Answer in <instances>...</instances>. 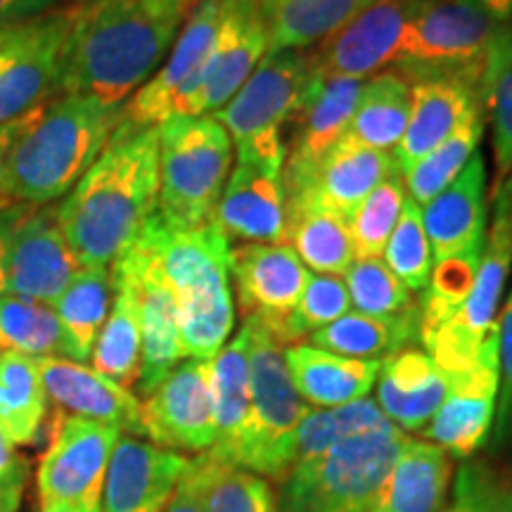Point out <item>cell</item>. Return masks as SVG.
<instances>
[{"label":"cell","instance_id":"6da1fadb","mask_svg":"<svg viewBox=\"0 0 512 512\" xmlns=\"http://www.w3.org/2000/svg\"><path fill=\"white\" fill-rule=\"evenodd\" d=\"M159 200V128L121 117L102 155L57 207L62 235L79 266L121 259Z\"/></svg>","mask_w":512,"mask_h":512},{"label":"cell","instance_id":"7a4b0ae2","mask_svg":"<svg viewBox=\"0 0 512 512\" xmlns=\"http://www.w3.org/2000/svg\"><path fill=\"white\" fill-rule=\"evenodd\" d=\"M188 8L164 0H83L72 10L57 95L124 102L162 67Z\"/></svg>","mask_w":512,"mask_h":512},{"label":"cell","instance_id":"3957f363","mask_svg":"<svg viewBox=\"0 0 512 512\" xmlns=\"http://www.w3.org/2000/svg\"><path fill=\"white\" fill-rule=\"evenodd\" d=\"M124 107L93 95H55L12 147L0 174V197L50 204L67 197L102 155Z\"/></svg>","mask_w":512,"mask_h":512},{"label":"cell","instance_id":"277c9868","mask_svg":"<svg viewBox=\"0 0 512 512\" xmlns=\"http://www.w3.org/2000/svg\"><path fill=\"white\" fill-rule=\"evenodd\" d=\"M140 235L155 249L176 297L185 358L211 361L235 328L228 238L214 221L192 230L169 228L157 211Z\"/></svg>","mask_w":512,"mask_h":512},{"label":"cell","instance_id":"5b68a950","mask_svg":"<svg viewBox=\"0 0 512 512\" xmlns=\"http://www.w3.org/2000/svg\"><path fill=\"white\" fill-rule=\"evenodd\" d=\"M159 128L157 216L169 228L192 230L214 221L233 166V140L211 114L169 117Z\"/></svg>","mask_w":512,"mask_h":512},{"label":"cell","instance_id":"8992f818","mask_svg":"<svg viewBox=\"0 0 512 512\" xmlns=\"http://www.w3.org/2000/svg\"><path fill=\"white\" fill-rule=\"evenodd\" d=\"M318 81L309 48L273 50L211 117L228 131L238 159L283 169L285 128Z\"/></svg>","mask_w":512,"mask_h":512},{"label":"cell","instance_id":"52a82bcc","mask_svg":"<svg viewBox=\"0 0 512 512\" xmlns=\"http://www.w3.org/2000/svg\"><path fill=\"white\" fill-rule=\"evenodd\" d=\"M408 434L394 422L342 439L323 456L292 465L283 479V512H366Z\"/></svg>","mask_w":512,"mask_h":512},{"label":"cell","instance_id":"ba28073f","mask_svg":"<svg viewBox=\"0 0 512 512\" xmlns=\"http://www.w3.org/2000/svg\"><path fill=\"white\" fill-rule=\"evenodd\" d=\"M249 330V415L233 465L259 477L285 479L294 465V437L309 406L294 389L285 366V347L245 320Z\"/></svg>","mask_w":512,"mask_h":512},{"label":"cell","instance_id":"9c48e42d","mask_svg":"<svg viewBox=\"0 0 512 512\" xmlns=\"http://www.w3.org/2000/svg\"><path fill=\"white\" fill-rule=\"evenodd\" d=\"M512 271V176L494 188V219L486 230L484 252L470 297L444 328L422 342L448 375L477 366L498 351V306Z\"/></svg>","mask_w":512,"mask_h":512},{"label":"cell","instance_id":"30bf717a","mask_svg":"<svg viewBox=\"0 0 512 512\" xmlns=\"http://www.w3.org/2000/svg\"><path fill=\"white\" fill-rule=\"evenodd\" d=\"M79 268L62 235L57 207L31 202L0 207V297L53 304Z\"/></svg>","mask_w":512,"mask_h":512},{"label":"cell","instance_id":"8fae6325","mask_svg":"<svg viewBox=\"0 0 512 512\" xmlns=\"http://www.w3.org/2000/svg\"><path fill=\"white\" fill-rule=\"evenodd\" d=\"M498 24L475 0H420L403 29L392 72H460L482 79Z\"/></svg>","mask_w":512,"mask_h":512},{"label":"cell","instance_id":"7c38bea8","mask_svg":"<svg viewBox=\"0 0 512 512\" xmlns=\"http://www.w3.org/2000/svg\"><path fill=\"white\" fill-rule=\"evenodd\" d=\"M119 427L76 415H62L38 463L41 503H67L86 512H100L102 486Z\"/></svg>","mask_w":512,"mask_h":512},{"label":"cell","instance_id":"4fadbf2b","mask_svg":"<svg viewBox=\"0 0 512 512\" xmlns=\"http://www.w3.org/2000/svg\"><path fill=\"white\" fill-rule=\"evenodd\" d=\"M219 15L221 0H195L190 5L171 55L126 102L124 121L133 126H159L183 114L209 62Z\"/></svg>","mask_w":512,"mask_h":512},{"label":"cell","instance_id":"5bb4252c","mask_svg":"<svg viewBox=\"0 0 512 512\" xmlns=\"http://www.w3.org/2000/svg\"><path fill=\"white\" fill-rule=\"evenodd\" d=\"M131 280L140 311V377L136 389L152 394L176 366L185 361L178 330L176 297L166 283L155 249L143 235L112 264Z\"/></svg>","mask_w":512,"mask_h":512},{"label":"cell","instance_id":"9a60e30c","mask_svg":"<svg viewBox=\"0 0 512 512\" xmlns=\"http://www.w3.org/2000/svg\"><path fill=\"white\" fill-rule=\"evenodd\" d=\"M140 427L150 444L176 453H207L216 444L209 361L185 358L140 403Z\"/></svg>","mask_w":512,"mask_h":512},{"label":"cell","instance_id":"2e32d148","mask_svg":"<svg viewBox=\"0 0 512 512\" xmlns=\"http://www.w3.org/2000/svg\"><path fill=\"white\" fill-rule=\"evenodd\" d=\"M230 275L242 320H256L283 347L287 318L302 297L309 271L290 245H235L230 247Z\"/></svg>","mask_w":512,"mask_h":512},{"label":"cell","instance_id":"e0dca14e","mask_svg":"<svg viewBox=\"0 0 512 512\" xmlns=\"http://www.w3.org/2000/svg\"><path fill=\"white\" fill-rule=\"evenodd\" d=\"M268 53V19L256 0H221L219 29L200 86L183 117L216 114Z\"/></svg>","mask_w":512,"mask_h":512},{"label":"cell","instance_id":"ac0fdd59","mask_svg":"<svg viewBox=\"0 0 512 512\" xmlns=\"http://www.w3.org/2000/svg\"><path fill=\"white\" fill-rule=\"evenodd\" d=\"M411 83V119L392 157L401 176H406L422 157L448 140L472 114L482 110V79L460 72H418L403 76Z\"/></svg>","mask_w":512,"mask_h":512},{"label":"cell","instance_id":"d6986e66","mask_svg":"<svg viewBox=\"0 0 512 512\" xmlns=\"http://www.w3.org/2000/svg\"><path fill=\"white\" fill-rule=\"evenodd\" d=\"M420 0H377L354 22L309 48L316 74L330 79H368L392 67L403 29Z\"/></svg>","mask_w":512,"mask_h":512},{"label":"cell","instance_id":"ffe728a7","mask_svg":"<svg viewBox=\"0 0 512 512\" xmlns=\"http://www.w3.org/2000/svg\"><path fill=\"white\" fill-rule=\"evenodd\" d=\"M396 174L392 152L375 150L344 133L309 178L287 195V209H320L349 219L377 185Z\"/></svg>","mask_w":512,"mask_h":512},{"label":"cell","instance_id":"44dd1931","mask_svg":"<svg viewBox=\"0 0 512 512\" xmlns=\"http://www.w3.org/2000/svg\"><path fill=\"white\" fill-rule=\"evenodd\" d=\"M228 242L287 245V195L283 169L238 159L214 211Z\"/></svg>","mask_w":512,"mask_h":512},{"label":"cell","instance_id":"7402d4cb","mask_svg":"<svg viewBox=\"0 0 512 512\" xmlns=\"http://www.w3.org/2000/svg\"><path fill=\"white\" fill-rule=\"evenodd\" d=\"M188 465L183 453L121 434L107 467L100 512H164Z\"/></svg>","mask_w":512,"mask_h":512},{"label":"cell","instance_id":"603a6c76","mask_svg":"<svg viewBox=\"0 0 512 512\" xmlns=\"http://www.w3.org/2000/svg\"><path fill=\"white\" fill-rule=\"evenodd\" d=\"M361 86L363 81L358 79H320L294 112L285 128V195H292L328 155L330 147L347 133Z\"/></svg>","mask_w":512,"mask_h":512},{"label":"cell","instance_id":"cb8c5ba5","mask_svg":"<svg viewBox=\"0 0 512 512\" xmlns=\"http://www.w3.org/2000/svg\"><path fill=\"white\" fill-rule=\"evenodd\" d=\"M498 401V351L451 375L446 401L422 430L453 458H472L491 437Z\"/></svg>","mask_w":512,"mask_h":512},{"label":"cell","instance_id":"d4e9b609","mask_svg":"<svg viewBox=\"0 0 512 512\" xmlns=\"http://www.w3.org/2000/svg\"><path fill=\"white\" fill-rule=\"evenodd\" d=\"M72 10L41 17L27 48L0 69V124L22 119L57 95Z\"/></svg>","mask_w":512,"mask_h":512},{"label":"cell","instance_id":"484cf974","mask_svg":"<svg viewBox=\"0 0 512 512\" xmlns=\"http://www.w3.org/2000/svg\"><path fill=\"white\" fill-rule=\"evenodd\" d=\"M48 399L76 418H86L119 427L121 432L143 437L140 401L131 389L88 368L86 363L62 356L36 358Z\"/></svg>","mask_w":512,"mask_h":512},{"label":"cell","instance_id":"4316f807","mask_svg":"<svg viewBox=\"0 0 512 512\" xmlns=\"http://www.w3.org/2000/svg\"><path fill=\"white\" fill-rule=\"evenodd\" d=\"M451 375L422 349H401L382 361L377 406L403 432H422L446 401Z\"/></svg>","mask_w":512,"mask_h":512},{"label":"cell","instance_id":"83f0119b","mask_svg":"<svg viewBox=\"0 0 512 512\" xmlns=\"http://www.w3.org/2000/svg\"><path fill=\"white\" fill-rule=\"evenodd\" d=\"M434 261L460 252L486 238V162L475 152L465 169L422 207Z\"/></svg>","mask_w":512,"mask_h":512},{"label":"cell","instance_id":"f1b7e54d","mask_svg":"<svg viewBox=\"0 0 512 512\" xmlns=\"http://www.w3.org/2000/svg\"><path fill=\"white\" fill-rule=\"evenodd\" d=\"M283 356L294 389L313 408H337L366 399L382 368V361L337 356L311 344H290Z\"/></svg>","mask_w":512,"mask_h":512},{"label":"cell","instance_id":"f546056e","mask_svg":"<svg viewBox=\"0 0 512 512\" xmlns=\"http://www.w3.org/2000/svg\"><path fill=\"white\" fill-rule=\"evenodd\" d=\"M451 477V456L444 448L408 439L366 512H441Z\"/></svg>","mask_w":512,"mask_h":512},{"label":"cell","instance_id":"4dcf8cb0","mask_svg":"<svg viewBox=\"0 0 512 512\" xmlns=\"http://www.w3.org/2000/svg\"><path fill=\"white\" fill-rule=\"evenodd\" d=\"M112 297L114 283L110 266H81L74 273L67 290L50 304L60 323L62 358L76 363H86L91 358L95 339L110 316Z\"/></svg>","mask_w":512,"mask_h":512},{"label":"cell","instance_id":"1f68e13d","mask_svg":"<svg viewBox=\"0 0 512 512\" xmlns=\"http://www.w3.org/2000/svg\"><path fill=\"white\" fill-rule=\"evenodd\" d=\"M211 396H214L216 444L211 456L233 463L249 415V330L238 335L209 361Z\"/></svg>","mask_w":512,"mask_h":512},{"label":"cell","instance_id":"d6a6232c","mask_svg":"<svg viewBox=\"0 0 512 512\" xmlns=\"http://www.w3.org/2000/svg\"><path fill=\"white\" fill-rule=\"evenodd\" d=\"M311 347L330 354L361 358V361H380V356H392L408 349L411 342H420V306L401 313V316H366L349 311L335 323L325 325L309 335Z\"/></svg>","mask_w":512,"mask_h":512},{"label":"cell","instance_id":"836d02e7","mask_svg":"<svg viewBox=\"0 0 512 512\" xmlns=\"http://www.w3.org/2000/svg\"><path fill=\"white\" fill-rule=\"evenodd\" d=\"M48 392L38 361L24 354H0V434L12 446H34L48 418Z\"/></svg>","mask_w":512,"mask_h":512},{"label":"cell","instance_id":"e575fe53","mask_svg":"<svg viewBox=\"0 0 512 512\" xmlns=\"http://www.w3.org/2000/svg\"><path fill=\"white\" fill-rule=\"evenodd\" d=\"M114 297L112 309L102 325L91 363L105 377H110L121 387L131 389L138 384L140 377V311L138 297L131 280L119 268H112Z\"/></svg>","mask_w":512,"mask_h":512},{"label":"cell","instance_id":"d590c367","mask_svg":"<svg viewBox=\"0 0 512 512\" xmlns=\"http://www.w3.org/2000/svg\"><path fill=\"white\" fill-rule=\"evenodd\" d=\"M411 119V83L396 72L370 76L358 93L347 133L358 143L392 152Z\"/></svg>","mask_w":512,"mask_h":512},{"label":"cell","instance_id":"8d00e7d4","mask_svg":"<svg viewBox=\"0 0 512 512\" xmlns=\"http://www.w3.org/2000/svg\"><path fill=\"white\" fill-rule=\"evenodd\" d=\"M375 3L377 0H283L268 19V53L313 48Z\"/></svg>","mask_w":512,"mask_h":512},{"label":"cell","instance_id":"74e56055","mask_svg":"<svg viewBox=\"0 0 512 512\" xmlns=\"http://www.w3.org/2000/svg\"><path fill=\"white\" fill-rule=\"evenodd\" d=\"M188 477L200 496L202 512H275V494L266 477L211 453L190 458Z\"/></svg>","mask_w":512,"mask_h":512},{"label":"cell","instance_id":"f35d334b","mask_svg":"<svg viewBox=\"0 0 512 512\" xmlns=\"http://www.w3.org/2000/svg\"><path fill=\"white\" fill-rule=\"evenodd\" d=\"M287 245L316 273L344 275L356 261L349 219L320 209H287Z\"/></svg>","mask_w":512,"mask_h":512},{"label":"cell","instance_id":"ab89813d","mask_svg":"<svg viewBox=\"0 0 512 512\" xmlns=\"http://www.w3.org/2000/svg\"><path fill=\"white\" fill-rule=\"evenodd\" d=\"M482 110L491 121L496 185L512 176V27L503 24L484 62ZM494 185V188H496Z\"/></svg>","mask_w":512,"mask_h":512},{"label":"cell","instance_id":"60d3db41","mask_svg":"<svg viewBox=\"0 0 512 512\" xmlns=\"http://www.w3.org/2000/svg\"><path fill=\"white\" fill-rule=\"evenodd\" d=\"M484 240L460 249V252L434 261L430 283L420 299V344L456 316L475 285L479 261H482Z\"/></svg>","mask_w":512,"mask_h":512},{"label":"cell","instance_id":"b9f144b4","mask_svg":"<svg viewBox=\"0 0 512 512\" xmlns=\"http://www.w3.org/2000/svg\"><path fill=\"white\" fill-rule=\"evenodd\" d=\"M384 425H389V418L370 396L337 408H309L294 437V465L323 456L342 439Z\"/></svg>","mask_w":512,"mask_h":512},{"label":"cell","instance_id":"7bdbcfd3","mask_svg":"<svg viewBox=\"0 0 512 512\" xmlns=\"http://www.w3.org/2000/svg\"><path fill=\"white\" fill-rule=\"evenodd\" d=\"M484 136V112L472 114L463 126L444 140L439 147H434L427 157H422L418 164L403 176L408 197L422 209L427 202H432L448 183L456 178L465 164L470 162L477 152Z\"/></svg>","mask_w":512,"mask_h":512},{"label":"cell","instance_id":"ee69618b","mask_svg":"<svg viewBox=\"0 0 512 512\" xmlns=\"http://www.w3.org/2000/svg\"><path fill=\"white\" fill-rule=\"evenodd\" d=\"M62 335L53 306L24 297H0V354L46 358L60 354Z\"/></svg>","mask_w":512,"mask_h":512},{"label":"cell","instance_id":"f6af8a7d","mask_svg":"<svg viewBox=\"0 0 512 512\" xmlns=\"http://www.w3.org/2000/svg\"><path fill=\"white\" fill-rule=\"evenodd\" d=\"M406 197L408 192L403 176L396 174L387 178L382 185H377L366 200L358 204L354 214L349 216L356 259H375L384 252L389 235L394 233L396 221H399Z\"/></svg>","mask_w":512,"mask_h":512},{"label":"cell","instance_id":"bcb514c9","mask_svg":"<svg viewBox=\"0 0 512 512\" xmlns=\"http://www.w3.org/2000/svg\"><path fill=\"white\" fill-rule=\"evenodd\" d=\"M382 254L384 264L392 268V273L408 290H425L434 268V256L425 233V223H422V209L411 197H406L403 202L399 221H396L394 233L389 235Z\"/></svg>","mask_w":512,"mask_h":512},{"label":"cell","instance_id":"7dc6e473","mask_svg":"<svg viewBox=\"0 0 512 512\" xmlns=\"http://www.w3.org/2000/svg\"><path fill=\"white\" fill-rule=\"evenodd\" d=\"M344 275H347L349 299L358 313L387 318L418 309L413 292L396 278L380 256L356 259Z\"/></svg>","mask_w":512,"mask_h":512},{"label":"cell","instance_id":"c3c4849f","mask_svg":"<svg viewBox=\"0 0 512 512\" xmlns=\"http://www.w3.org/2000/svg\"><path fill=\"white\" fill-rule=\"evenodd\" d=\"M349 306L347 283L339 275L309 273L302 297L287 318V344L299 342L325 325L335 323L337 318L349 313Z\"/></svg>","mask_w":512,"mask_h":512},{"label":"cell","instance_id":"681fc988","mask_svg":"<svg viewBox=\"0 0 512 512\" xmlns=\"http://www.w3.org/2000/svg\"><path fill=\"white\" fill-rule=\"evenodd\" d=\"M453 503L463 512H512V467L484 460L458 470Z\"/></svg>","mask_w":512,"mask_h":512},{"label":"cell","instance_id":"f907efd6","mask_svg":"<svg viewBox=\"0 0 512 512\" xmlns=\"http://www.w3.org/2000/svg\"><path fill=\"white\" fill-rule=\"evenodd\" d=\"M491 439L494 451H512V290L498 318V401Z\"/></svg>","mask_w":512,"mask_h":512},{"label":"cell","instance_id":"816d5d0a","mask_svg":"<svg viewBox=\"0 0 512 512\" xmlns=\"http://www.w3.org/2000/svg\"><path fill=\"white\" fill-rule=\"evenodd\" d=\"M29 479L27 458L0 434V512H19Z\"/></svg>","mask_w":512,"mask_h":512},{"label":"cell","instance_id":"f5cc1de1","mask_svg":"<svg viewBox=\"0 0 512 512\" xmlns=\"http://www.w3.org/2000/svg\"><path fill=\"white\" fill-rule=\"evenodd\" d=\"M53 5L55 0H0V29L48 15Z\"/></svg>","mask_w":512,"mask_h":512},{"label":"cell","instance_id":"db71d44e","mask_svg":"<svg viewBox=\"0 0 512 512\" xmlns=\"http://www.w3.org/2000/svg\"><path fill=\"white\" fill-rule=\"evenodd\" d=\"M38 22H41V17L24 24H15V27L0 29V69L8 67V64L27 48V43L36 34Z\"/></svg>","mask_w":512,"mask_h":512},{"label":"cell","instance_id":"11a10c76","mask_svg":"<svg viewBox=\"0 0 512 512\" xmlns=\"http://www.w3.org/2000/svg\"><path fill=\"white\" fill-rule=\"evenodd\" d=\"M38 110H41V107H38ZM38 110H34L22 119L8 121V124H0V174H3V166H5V162H8L12 147H15L17 140L24 136V131L31 126V121H34Z\"/></svg>","mask_w":512,"mask_h":512},{"label":"cell","instance_id":"9f6ffc18","mask_svg":"<svg viewBox=\"0 0 512 512\" xmlns=\"http://www.w3.org/2000/svg\"><path fill=\"white\" fill-rule=\"evenodd\" d=\"M164 512H202L200 496H197L195 484H192V479L188 477V470H185L181 484H178L176 494L171 496V501L164 508Z\"/></svg>","mask_w":512,"mask_h":512},{"label":"cell","instance_id":"6f0895ef","mask_svg":"<svg viewBox=\"0 0 512 512\" xmlns=\"http://www.w3.org/2000/svg\"><path fill=\"white\" fill-rule=\"evenodd\" d=\"M475 3L498 24H508L512 19V0H475Z\"/></svg>","mask_w":512,"mask_h":512},{"label":"cell","instance_id":"680465c9","mask_svg":"<svg viewBox=\"0 0 512 512\" xmlns=\"http://www.w3.org/2000/svg\"><path fill=\"white\" fill-rule=\"evenodd\" d=\"M41 512H86L67 503H41Z\"/></svg>","mask_w":512,"mask_h":512},{"label":"cell","instance_id":"91938a15","mask_svg":"<svg viewBox=\"0 0 512 512\" xmlns=\"http://www.w3.org/2000/svg\"><path fill=\"white\" fill-rule=\"evenodd\" d=\"M256 3H259V8H261V12H264V15H266V19H271L275 8H278V5L283 3V0H256Z\"/></svg>","mask_w":512,"mask_h":512},{"label":"cell","instance_id":"94428289","mask_svg":"<svg viewBox=\"0 0 512 512\" xmlns=\"http://www.w3.org/2000/svg\"><path fill=\"white\" fill-rule=\"evenodd\" d=\"M164 3H178V5H185V8H188V3H185V0H164Z\"/></svg>","mask_w":512,"mask_h":512},{"label":"cell","instance_id":"6125c7cd","mask_svg":"<svg viewBox=\"0 0 512 512\" xmlns=\"http://www.w3.org/2000/svg\"><path fill=\"white\" fill-rule=\"evenodd\" d=\"M446 512H463V510H460V508H458V505H456V503H453V505H451V508H448Z\"/></svg>","mask_w":512,"mask_h":512},{"label":"cell","instance_id":"be15d7a7","mask_svg":"<svg viewBox=\"0 0 512 512\" xmlns=\"http://www.w3.org/2000/svg\"><path fill=\"white\" fill-rule=\"evenodd\" d=\"M8 202H12V200H3V197H0V207H3V204H8Z\"/></svg>","mask_w":512,"mask_h":512},{"label":"cell","instance_id":"e7e4bbea","mask_svg":"<svg viewBox=\"0 0 512 512\" xmlns=\"http://www.w3.org/2000/svg\"><path fill=\"white\" fill-rule=\"evenodd\" d=\"M185 3H188V8H190V5H192V3H195V0H185Z\"/></svg>","mask_w":512,"mask_h":512},{"label":"cell","instance_id":"03108f58","mask_svg":"<svg viewBox=\"0 0 512 512\" xmlns=\"http://www.w3.org/2000/svg\"><path fill=\"white\" fill-rule=\"evenodd\" d=\"M79 3H83V0H79Z\"/></svg>","mask_w":512,"mask_h":512}]
</instances>
